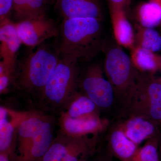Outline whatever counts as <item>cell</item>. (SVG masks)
I'll list each match as a JSON object with an SVG mask.
<instances>
[{
	"instance_id": "obj_32",
	"label": "cell",
	"mask_w": 161,
	"mask_h": 161,
	"mask_svg": "<svg viewBox=\"0 0 161 161\" xmlns=\"http://www.w3.org/2000/svg\"><path fill=\"white\" fill-rule=\"evenodd\" d=\"M160 130H161V126L160 127Z\"/></svg>"
},
{
	"instance_id": "obj_18",
	"label": "cell",
	"mask_w": 161,
	"mask_h": 161,
	"mask_svg": "<svg viewBox=\"0 0 161 161\" xmlns=\"http://www.w3.org/2000/svg\"><path fill=\"white\" fill-rule=\"evenodd\" d=\"M131 51L132 63L139 71L152 75L161 69V59L155 53L136 47Z\"/></svg>"
},
{
	"instance_id": "obj_8",
	"label": "cell",
	"mask_w": 161,
	"mask_h": 161,
	"mask_svg": "<svg viewBox=\"0 0 161 161\" xmlns=\"http://www.w3.org/2000/svg\"><path fill=\"white\" fill-rule=\"evenodd\" d=\"M103 73L100 64H92L80 76L78 87L98 108L107 109L113 106L115 100L112 85L104 77Z\"/></svg>"
},
{
	"instance_id": "obj_12",
	"label": "cell",
	"mask_w": 161,
	"mask_h": 161,
	"mask_svg": "<svg viewBox=\"0 0 161 161\" xmlns=\"http://www.w3.org/2000/svg\"><path fill=\"white\" fill-rule=\"evenodd\" d=\"M116 126L137 145L161 134L160 128L158 125L141 116L127 117L125 120Z\"/></svg>"
},
{
	"instance_id": "obj_25",
	"label": "cell",
	"mask_w": 161,
	"mask_h": 161,
	"mask_svg": "<svg viewBox=\"0 0 161 161\" xmlns=\"http://www.w3.org/2000/svg\"><path fill=\"white\" fill-rule=\"evenodd\" d=\"M10 78L9 76L6 75H0V92L3 93L7 89L9 86Z\"/></svg>"
},
{
	"instance_id": "obj_26",
	"label": "cell",
	"mask_w": 161,
	"mask_h": 161,
	"mask_svg": "<svg viewBox=\"0 0 161 161\" xmlns=\"http://www.w3.org/2000/svg\"><path fill=\"white\" fill-rule=\"evenodd\" d=\"M0 161H10L9 153H1Z\"/></svg>"
},
{
	"instance_id": "obj_28",
	"label": "cell",
	"mask_w": 161,
	"mask_h": 161,
	"mask_svg": "<svg viewBox=\"0 0 161 161\" xmlns=\"http://www.w3.org/2000/svg\"><path fill=\"white\" fill-rule=\"evenodd\" d=\"M158 152L160 161H161V133L160 137L159 142Z\"/></svg>"
},
{
	"instance_id": "obj_30",
	"label": "cell",
	"mask_w": 161,
	"mask_h": 161,
	"mask_svg": "<svg viewBox=\"0 0 161 161\" xmlns=\"http://www.w3.org/2000/svg\"><path fill=\"white\" fill-rule=\"evenodd\" d=\"M157 79V80H158L159 82H160V83H161V77H160V78H158V79Z\"/></svg>"
},
{
	"instance_id": "obj_20",
	"label": "cell",
	"mask_w": 161,
	"mask_h": 161,
	"mask_svg": "<svg viewBox=\"0 0 161 161\" xmlns=\"http://www.w3.org/2000/svg\"><path fill=\"white\" fill-rule=\"evenodd\" d=\"M135 47L156 53L161 50V36L153 28L140 26L135 36Z\"/></svg>"
},
{
	"instance_id": "obj_15",
	"label": "cell",
	"mask_w": 161,
	"mask_h": 161,
	"mask_svg": "<svg viewBox=\"0 0 161 161\" xmlns=\"http://www.w3.org/2000/svg\"><path fill=\"white\" fill-rule=\"evenodd\" d=\"M108 146L109 155L115 157L121 161L129 159L138 148V145L129 139L117 126L110 133Z\"/></svg>"
},
{
	"instance_id": "obj_24",
	"label": "cell",
	"mask_w": 161,
	"mask_h": 161,
	"mask_svg": "<svg viewBox=\"0 0 161 161\" xmlns=\"http://www.w3.org/2000/svg\"><path fill=\"white\" fill-rule=\"evenodd\" d=\"M130 0H108L110 10L113 9H124L126 11Z\"/></svg>"
},
{
	"instance_id": "obj_31",
	"label": "cell",
	"mask_w": 161,
	"mask_h": 161,
	"mask_svg": "<svg viewBox=\"0 0 161 161\" xmlns=\"http://www.w3.org/2000/svg\"><path fill=\"white\" fill-rule=\"evenodd\" d=\"M153 1H161V0H153Z\"/></svg>"
},
{
	"instance_id": "obj_10",
	"label": "cell",
	"mask_w": 161,
	"mask_h": 161,
	"mask_svg": "<svg viewBox=\"0 0 161 161\" xmlns=\"http://www.w3.org/2000/svg\"><path fill=\"white\" fill-rule=\"evenodd\" d=\"M108 125V120L100 118L98 114L72 118L65 113L61 118L63 133L72 136L96 135L106 129Z\"/></svg>"
},
{
	"instance_id": "obj_16",
	"label": "cell",
	"mask_w": 161,
	"mask_h": 161,
	"mask_svg": "<svg viewBox=\"0 0 161 161\" xmlns=\"http://www.w3.org/2000/svg\"><path fill=\"white\" fill-rule=\"evenodd\" d=\"M48 0H13V9L18 22L46 18Z\"/></svg>"
},
{
	"instance_id": "obj_14",
	"label": "cell",
	"mask_w": 161,
	"mask_h": 161,
	"mask_svg": "<svg viewBox=\"0 0 161 161\" xmlns=\"http://www.w3.org/2000/svg\"><path fill=\"white\" fill-rule=\"evenodd\" d=\"M113 31L115 40L120 46L132 50L135 47V35L126 11L125 9L110 10Z\"/></svg>"
},
{
	"instance_id": "obj_4",
	"label": "cell",
	"mask_w": 161,
	"mask_h": 161,
	"mask_svg": "<svg viewBox=\"0 0 161 161\" xmlns=\"http://www.w3.org/2000/svg\"><path fill=\"white\" fill-rule=\"evenodd\" d=\"M102 51L105 54L104 71L113 88L115 102L122 108L135 88L137 69L118 43L105 41Z\"/></svg>"
},
{
	"instance_id": "obj_27",
	"label": "cell",
	"mask_w": 161,
	"mask_h": 161,
	"mask_svg": "<svg viewBox=\"0 0 161 161\" xmlns=\"http://www.w3.org/2000/svg\"><path fill=\"white\" fill-rule=\"evenodd\" d=\"M97 161H113V160L111 158V156L108 155V156L101 158Z\"/></svg>"
},
{
	"instance_id": "obj_11",
	"label": "cell",
	"mask_w": 161,
	"mask_h": 161,
	"mask_svg": "<svg viewBox=\"0 0 161 161\" xmlns=\"http://www.w3.org/2000/svg\"><path fill=\"white\" fill-rule=\"evenodd\" d=\"M55 7L64 19L89 18L103 21L100 0H58Z\"/></svg>"
},
{
	"instance_id": "obj_3",
	"label": "cell",
	"mask_w": 161,
	"mask_h": 161,
	"mask_svg": "<svg viewBox=\"0 0 161 161\" xmlns=\"http://www.w3.org/2000/svg\"><path fill=\"white\" fill-rule=\"evenodd\" d=\"M57 47L42 44L15 62L12 80L20 89L27 93L42 95L47 82L60 59Z\"/></svg>"
},
{
	"instance_id": "obj_9",
	"label": "cell",
	"mask_w": 161,
	"mask_h": 161,
	"mask_svg": "<svg viewBox=\"0 0 161 161\" xmlns=\"http://www.w3.org/2000/svg\"><path fill=\"white\" fill-rule=\"evenodd\" d=\"M15 25L22 43L32 47L58 36L59 33L56 24L47 17L23 20Z\"/></svg>"
},
{
	"instance_id": "obj_21",
	"label": "cell",
	"mask_w": 161,
	"mask_h": 161,
	"mask_svg": "<svg viewBox=\"0 0 161 161\" xmlns=\"http://www.w3.org/2000/svg\"><path fill=\"white\" fill-rule=\"evenodd\" d=\"M98 109L95 103L86 95L77 92L66 114L72 118H77L98 114Z\"/></svg>"
},
{
	"instance_id": "obj_19",
	"label": "cell",
	"mask_w": 161,
	"mask_h": 161,
	"mask_svg": "<svg viewBox=\"0 0 161 161\" xmlns=\"http://www.w3.org/2000/svg\"><path fill=\"white\" fill-rule=\"evenodd\" d=\"M136 14L141 26L154 28L161 23V1L151 0L142 3L138 6Z\"/></svg>"
},
{
	"instance_id": "obj_5",
	"label": "cell",
	"mask_w": 161,
	"mask_h": 161,
	"mask_svg": "<svg viewBox=\"0 0 161 161\" xmlns=\"http://www.w3.org/2000/svg\"><path fill=\"white\" fill-rule=\"evenodd\" d=\"M122 113L126 117L141 116L161 126V83L152 75L137 70L134 90Z\"/></svg>"
},
{
	"instance_id": "obj_22",
	"label": "cell",
	"mask_w": 161,
	"mask_h": 161,
	"mask_svg": "<svg viewBox=\"0 0 161 161\" xmlns=\"http://www.w3.org/2000/svg\"><path fill=\"white\" fill-rule=\"evenodd\" d=\"M160 135L148 140L142 147L137 148L133 155L126 161H160L158 146Z\"/></svg>"
},
{
	"instance_id": "obj_6",
	"label": "cell",
	"mask_w": 161,
	"mask_h": 161,
	"mask_svg": "<svg viewBox=\"0 0 161 161\" xmlns=\"http://www.w3.org/2000/svg\"><path fill=\"white\" fill-rule=\"evenodd\" d=\"M79 60L61 54L57 66L43 89L41 96L54 106H63L77 94L80 77Z\"/></svg>"
},
{
	"instance_id": "obj_1",
	"label": "cell",
	"mask_w": 161,
	"mask_h": 161,
	"mask_svg": "<svg viewBox=\"0 0 161 161\" xmlns=\"http://www.w3.org/2000/svg\"><path fill=\"white\" fill-rule=\"evenodd\" d=\"M102 22L94 18L64 19L58 47L60 53L79 60L95 57L102 51L105 42Z\"/></svg>"
},
{
	"instance_id": "obj_7",
	"label": "cell",
	"mask_w": 161,
	"mask_h": 161,
	"mask_svg": "<svg viewBox=\"0 0 161 161\" xmlns=\"http://www.w3.org/2000/svg\"><path fill=\"white\" fill-rule=\"evenodd\" d=\"M96 137L72 136L63 133L53 141L41 161H80L94 151Z\"/></svg>"
},
{
	"instance_id": "obj_29",
	"label": "cell",
	"mask_w": 161,
	"mask_h": 161,
	"mask_svg": "<svg viewBox=\"0 0 161 161\" xmlns=\"http://www.w3.org/2000/svg\"><path fill=\"white\" fill-rule=\"evenodd\" d=\"M58 0H48L49 2L51 3H52V4H53V3H56V2Z\"/></svg>"
},
{
	"instance_id": "obj_17",
	"label": "cell",
	"mask_w": 161,
	"mask_h": 161,
	"mask_svg": "<svg viewBox=\"0 0 161 161\" xmlns=\"http://www.w3.org/2000/svg\"><path fill=\"white\" fill-rule=\"evenodd\" d=\"M1 51L3 58L13 59L19 50L22 42L18 34L15 25L8 19L1 22Z\"/></svg>"
},
{
	"instance_id": "obj_23",
	"label": "cell",
	"mask_w": 161,
	"mask_h": 161,
	"mask_svg": "<svg viewBox=\"0 0 161 161\" xmlns=\"http://www.w3.org/2000/svg\"><path fill=\"white\" fill-rule=\"evenodd\" d=\"M13 7V0H0V19L1 22L8 19Z\"/></svg>"
},
{
	"instance_id": "obj_2",
	"label": "cell",
	"mask_w": 161,
	"mask_h": 161,
	"mask_svg": "<svg viewBox=\"0 0 161 161\" xmlns=\"http://www.w3.org/2000/svg\"><path fill=\"white\" fill-rule=\"evenodd\" d=\"M52 124L48 118L25 112L15 132L9 153L16 149L14 161H41L53 142Z\"/></svg>"
},
{
	"instance_id": "obj_13",
	"label": "cell",
	"mask_w": 161,
	"mask_h": 161,
	"mask_svg": "<svg viewBox=\"0 0 161 161\" xmlns=\"http://www.w3.org/2000/svg\"><path fill=\"white\" fill-rule=\"evenodd\" d=\"M25 112H18L4 107L0 108V151L10 152L16 129Z\"/></svg>"
}]
</instances>
